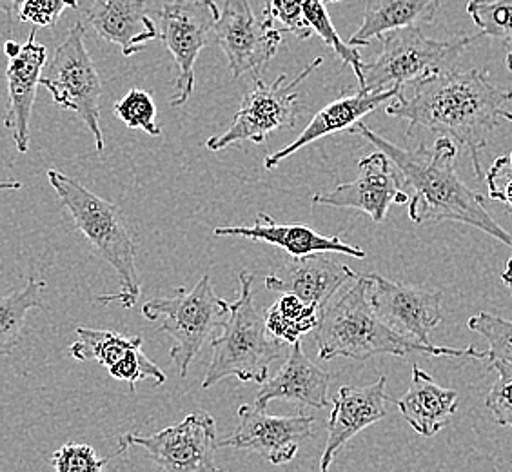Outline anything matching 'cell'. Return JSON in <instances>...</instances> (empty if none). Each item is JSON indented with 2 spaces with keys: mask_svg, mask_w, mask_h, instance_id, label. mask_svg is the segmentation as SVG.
Returning a JSON list of instances; mask_svg holds the SVG:
<instances>
[{
  "mask_svg": "<svg viewBox=\"0 0 512 472\" xmlns=\"http://www.w3.org/2000/svg\"><path fill=\"white\" fill-rule=\"evenodd\" d=\"M511 100L512 89L493 84L485 69H449L416 82L411 99L404 91L396 95L385 113L409 122L407 137L425 128L456 140L469 151L476 178L483 180L482 151Z\"/></svg>",
  "mask_w": 512,
  "mask_h": 472,
  "instance_id": "1",
  "label": "cell"
},
{
  "mask_svg": "<svg viewBox=\"0 0 512 472\" xmlns=\"http://www.w3.org/2000/svg\"><path fill=\"white\" fill-rule=\"evenodd\" d=\"M351 135H360L376 149L384 151L400 171L405 187L413 189L409 200V218L416 226L438 222H460L476 227L512 247V236L485 209L480 193L463 184L456 173L458 148L453 138H436L434 148L420 144L416 149H405L380 137L362 120L349 129Z\"/></svg>",
  "mask_w": 512,
  "mask_h": 472,
  "instance_id": "2",
  "label": "cell"
},
{
  "mask_svg": "<svg viewBox=\"0 0 512 472\" xmlns=\"http://www.w3.org/2000/svg\"><path fill=\"white\" fill-rule=\"evenodd\" d=\"M369 276L356 275L353 286L331 300L320 316L315 329V342L320 360L349 358L365 362L373 356L393 354L407 356L420 353L425 356H451V358H487L469 345L467 349L438 347L416 342L413 338L396 333L384 324L369 302Z\"/></svg>",
  "mask_w": 512,
  "mask_h": 472,
  "instance_id": "3",
  "label": "cell"
},
{
  "mask_svg": "<svg viewBox=\"0 0 512 472\" xmlns=\"http://www.w3.org/2000/svg\"><path fill=\"white\" fill-rule=\"evenodd\" d=\"M48 180L75 222V227L86 236L89 244L115 269L119 276L120 291L115 295L99 296L102 304L120 302L133 307L140 296V276L137 271V246L131 238L126 218L119 206L91 193L79 180L48 171Z\"/></svg>",
  "mask_w": 512,
  "mask_h": 472,
  "instance_id": "4",
  "label": "cell"
},
{
  "mask_svg": "<svg viewBox=\"0 0 512 472\" xmlns=\"http://www.w3.org/2000/svg\"><path fill=\"white\" fill-rule=\"evenodd\" d=\"M253 282V273H238V298L229 304V318L222 325V335L211 340L213 356L202 389H211L231 376L240 382L262 385L269 378L271 364L286 351V344L267 331L264 313L256 309Z\"/></svg>",
  "mask_w": 512,
  "mask_h": 472,
  "instance_id": "5",
  "label": "cell"
},
{
  "mask_svg": "<svg viewBox=\"0 0 512 472\" xmlns=\"http://www.w3.org/2000/svg\"><path fill=\"white\" fill-rule=\"evenodd\" d=\"M485 35H462L449 40L429 39L420 28L391 31L382 37V51L373 62H364V88L360 93H384L416 84L436 73L454 68L465 51Z\"/></svg>",
  "mask_w": 512,
  "mask_h": 472,
  "instance_id": "6",
  "label": "cell"
},
{
  "mask_svg": "<svg viewBox=\"0 0 512 472\" xmlns=\"http://www.w3.org/2000/svg\"><path fill=\"white\" fill-rule=\"evenodd\" d=\"M142 315L149 322H160L158 331L175 340L169 356L178 365L180 376L186 378L195 356L226 322L229 304L218 298L211 278L204 275L191 291L178 287L173 296L151 298L142 305Z\"/></svg>",
  "mask_w": 512,
  "mask_h": 472,
  "instance_id": "7",
  "label": "cell"
},
{
  "mask_svg": "<svg viewBox=\"0 0 512 472\" xmlns=\"http://www.w3.org/2000/svg\"><path fill=\"white\" fill-rule=\"evenodd\" d=\"M322 62V57L311 60L293 80L280 75L275 82L266 84L260 77H255V84L244 95L231 126L220 137L209 138L206 148L209 151H222L246 140L253 144H264L267 137L278 129L293 128L300 111L298 88L313 71L322 66Z\"/></svg>",
  "mask_w": 512,
  "mask_h": 472,
  "instance_id": "8",
  "label": "cell"
},
{
  "mask_svg": "<svg viewBox=\"0 0 512 472\" xmlns=\"http://www.w3.org/2000/svg\"><path fill=\"white\" fill-rule=\"evenodd\" d=\"M84 24L77 22L68 37L55 50L50 64L40 77V86L48 89L60 108L75 111L95 137L97 151H104V135L100 128L102 82L99 71L86 48Z\"/></svg>",
  "mask_w": 512,
  "mask_h": 472,
  "instance_id": "9",
  "label": "cell"
},
{
  "mask_svg": "<svg viewBox=\"0 0 512 472\" xmlns=\"http://www.w3.org/2000/svg\"><path fill=\"white\" fill-rule=\"evenodd\" d=\"M140 447L164 472H224L215 463L217 422L206 411H195L184 422L155 434L120 436L119 453Z\"/></svg>",
  "mask_w": 512,
  "mask_h": 472,
  "instance_id": "10",
  "label": "cell"
},
{
  "mask_svg": "<svg viewBox=\"0 0 512 472\" xmlns=\"http://www.w3.org/2000/svg\"><path fill=\"white\" fill-rule=\"evenodd\" d=\"M218 17L220 10L213 0H171L158 13V37L178 68V95L171 100L173 108L184 106L193 95L195 64L200 51L213 37Z\"/></svg>",
  "mask_w": 512,
  "mask_h": 472,
  "instance_id": "11",
  "label": "cell"
},
{
  "mask_svg": "<svg viewBox=\"0 0 512 472\" xmlns=\"http://www.w3.org/2000/svg\"><path fill=\"white\" fill-rule=\"evenodd\" d=\"M213 39L226 55L233 79L258 75L275 57L282 33L275 22L256 15L249 0H226L213 28Z\"/></svg>",
  "mask_w": 512,
  "mask_h": 472,
  "instance_id": "12",
  "label": "cell"
},
{
  "mask_svg": "<svg viewBox=\"0 0 512 472\" xmlns=\"http://www.w3.org/2000/svg\"><path fill=\"white\" fill-rule=\"evenodd\" d=\"M238 425L235 433L218 442V449L233 447L240 451L262 454L271 465L293 462L300 449L315 431L318 420L309 414L273 416L256 405L238 407Z\"/></svg>",
  "mask_w": 512,
  "mask_h": 472,
  "instance_id": "13",
  "label": "cell"
},
{
  "mask_svg": "<svg viewBox=\"0 0 512 472\" xmlns=\"http://www.w3.org/2000/svg\"><path fill=\"white\" fill-rule=\"evenodd\" d=\"M404 187L400 171L384 151L378 149L358 162V177L353 182L340 184L329 193H318L313 197V204L358 209L380 224L393 204H409L411 197Z\"/></svg>",
  "mask_w": 512,
  "mask_h": 472,
  "instance_id": "14",
  "label": "cell"
},
{
  "mask_svg": "<svg viewBox=\"0 0 512 472\" xmlns=\"http://www.w3.org/2000/svg\"><path fill=\"white\" fill-rule=\"evenodd\" d=\"M369 276V302L376 315L396 333L431 345L429 333L442 324V291H425L396 284L384 276Z\"/></svg>",
  "mask_w": 512,
  "mask_h": 472,
  "instance_id": "15",
  "label": "cell"
},
{
  "mask_svg": "<svg viewBox=\"0 0 512 472\" xmlns=\"http://www.w3.org/2000/svg\"><path fill=\"white\" fill-rule=\"evenodd\" d=\"M75 335L77 342L71 344L69 354L79 362L95 360L108 369L111 378L128 382L131 393H135L137 382L142 380H149L153 385L166 382L164 371L142 351V336H126L88 327H79Z\"/></svg>",
  "mask_w": 512,
  "mask_h": 472,
  "instance_id": "16",
  "label": "cell"
},
{
  "mask_svg": "<svg viewBox=\"0 0 512 472\" xmlns=\"http://www.w3.org/2000/svg\"><path fill=\"white\" fill-rule=\"evenodd\" d=\"M37 30H33L26 44H17L8 40L4 44V53L8 55V100L10 108L4 118V126L13 133L15 146L19 153L30 149L31 109L37 99L42 69L48 60V50L37 42Z\"/></svg>",
  "mask_w": 512,
  "mask_h": 472,
  "instance_id": "17",
  "label": "cell"
},
{
  "mask_svg": "<svg viewBox=\"0 0 512 472\" xmlns=\"http://www.w3.org/2000/svg\"><path fill=\"white\" fill-rule=\"evenodd\" d=\"M387 378L380 376L375 384L356 387L344 385L333 400V411L327 420L329 436L325 442L324 454L320 458V472H329L336 453L345 443L353 440L356 434L367 427L384 420L389 414L387 409Z\"/></svg>",
  "mask_w": 512,
  "mask_h": 472,
  "instance_id": "18",
  "label": "cell"
},
{
  "mask_svg": "<svg viewBox=\"0 0 512 472\" xmlns=\"http://www.w3.org/2000/svg\"><path fill=\"white\" fill-rule=\"evenodd\" d=\"M355 276L351 267L338 262L331 253H313L293 258L276 273L266 276V287L271 293L298 296L324 311L338 289Z\"/></svg>",
  "mask_w": 512,
  "mask_h": 472,
  "instance_id": "19",
  "label": "cell"
},
{
  "mask_svg": "<svg viewBox=\"0 0 512 472\" xmlns=\"http://www.w3.org/2000/svg\"><path fill=\"white\" fill-rule=\"evenodd\" d=\"M215 236H242L253 242L280 247L293 258L313 253H340L351 258H365L364 249L345 244L340 236H324L304 224H278L275 218L260 211L253 226L217 227Z\"/></svg>",
  "mask_w": 512,
  "mask_h": 472,
  "instance_id": "20",
  "label": "cell"
},
{
  "mask_svg": "<svg viewBox=\"0 0 512 472\" xmlns=\"http://www.w3.org/2000/svg\"><path fill=\"white\" fill-rule=\"evenodd\" d=\"M86 17L100 39L117 44L124 57H133L158 39L146 0H93Z\"/></svg>",
  "mask_w": 512,
  "mask_h": 472,
  "instance_id": "21",
  "label": "cell"
},
{
  "mask_svg": "<svg viewBox=\"0 0 512 472\" xmlns=\"http://www.w3.org/2000/svg\"><path fill=\"white\" fill-rule=\"evenodd\" d=\"M329 384V374L309 360L302 342H295L287 353L286 364L280 367L273 378H267L256 393L255 405L266 409L267 404L273 400H287L315 409H325L329 407Z\"/></svg>",
  "mask_w": 512,
  "mask_h": 472,
  "instance_id": "22",
  "label": "cell"
},
{
  "mask_svg": "<svg viewBox=\"0 0 512 472\" xmlns=\"http://www.w3.org/2000/svg\"><path fill=\"white\" fill-rule=\"evenodd\" d=\"M402 89H389L384 93H360L356 91L355 95H347L342 99L335 100L327 104L324 109H320L307 128L300 133V137L295 142H291L286 148L278 149L276 153L267 155L264 160V168L275 169L278 164H282L286 158L295 155L296 151L309 146L311 142H316L320 138L335 135L340 131H347L358 124L365 115L375 111L378 106L385 102L393 100L396 95H400Z\"/></svg>",
  "mask_w": 512,
  "mask_h": 472,
  "instance_id": "23",
  "label": "cell"
},
{
  "mask_svg": "<svg viewBox=\"0 0 512 472\" xmlns=\"http://www.w3.org/2000/svg\"><path fill=\"white\" fill-rule=\"evenodd\" d=\"M458 409V393L434 382L424 369L413 365V380L398 400V411L416 433L431 438L440 433Z\"/></svg>",
  "mask_w": 512,
  "mask_h": 472,
  "instance_id": "24",
  "label": "cell"
},
{
  "mask_svg": "<svg viewBox=\"0 0 512 472\" xmlns=\"http://www.w3.org/2000/svg\"><path fill=\"white\" fill-rule=\"evenodd\" d=\"M442 0H367L364 22L347 44L369 46L387 33L433 22Z\"/></svg>",
  "mask_w": 512,
  "mask_h": 472,
  "instance_id": "25",
  "label": "cell"
},
{
  "mask_svg": "<svg viewBox=\"0 0 512 472\" xmlns=\"http://www.w3.org/2000/svg\"><path fill=\"white\" fill-rule=\"evenodd\" d=\"M46 282L31 276L26 286L10 295H0V356H8L22 340L28 313L42 307V293Z\"/></svg>",
  "mask_w": 512,
  "mask_h": 472,
  "instance_id": "26",
  "label": "cell"
},
{
  "mask_svg": "<svg viewBox=\"0 0 512 472\" xmlns=\"http://www.w3.org/2000/svg\"><path fill=\"white\" fill-rule=\"evenodd\" d=\"M267 331L284 344L300 342L302 336L313 333L320 322L322 311L295 295H282L267 309Z\"/></svg>",
  "mask_w": 512,
  "mask_h": 472,
  "instance_id": "27",
  "label": "cell"
},
{
  "mask_svg": "<svg viewBox=\"0 0 512 472\" xmlns=\"http://www.w3.org/2000/svg\"><path fill=\"white\" fill-rule=\"evenodd\" d=\"M327 0H304V17H306L307 24L311 26L313 33H316L320 39L324 40L325 46L335 51L336 57L342 60V64L351 66L355 71V77L358 79V86L364 88V60L360 51L351 44H345L344 40L340 39L338 31H336L333 20L327 13L325 8Z\"/></svg>",
  "mask_w": 512,
  "mask_h": 472,
  "instance_id": "28",
  "label": "cell"
},
{
  "mask_svg": "<svg viewBox=\"0 0 512 472\" xmlns=\"http://www.w3.org/2000/svg\"><path fill=\"white\" fill-rule=\"evenodd\" d=\"M467 13L485 37L512 44V0H471Z\"/></svg>",
  "mask_w": 512,
  "mask_h": 472,
  "instance_id": "29",
  "label": "cell"
},
{
  "mask_svg": "<svg viewBox=\"0 0 512 472\" xmlns=\"http://www.w3.org/2000/svg\"><path fill=\"white\" fill-rule=\"evenodd\" d=\"M467 327L487 340L489 364H512V320H505L502 316L491 313H478L469 318Z\"/></svg>",
  "mask_w": 512,
  "mask_h": 472,
  "instance_id": "30",
  "label": "cell"
},
{
  "mask_svg": "<svg viewBox=\"0 0 512 472\" xmlns=\"http://www.w3.org/2000/svg\"><path fill=\"white\" fill-rule=\"evenodd\" d=\"M115 115L131 129H142L151 137H160L162 128L155 122L157 104L148 91L133 88L115 104Z\"/></svg>",
  "mask_w": 512,
  "mask_h": 472,
  "instance_id": "31",
  "label": "cell"
},
{
  "mask_svg": "<svg viewBox=\"0 0 512 472\" xmlns=\"http://www.w3.org/2000/svg\"><path fill=\"white\" fill-rule=\"evenodd\" d=\"M489 369H494L498 378L485 398V407L498 425L512 427V364L494 362L489 364Z\"/></svg>",
  "mask_w": 512,
  "mask_h": 472,
  "instance_id": "32",
  "label": "cell"
},
{
  "mask_svg": "<svg viewBox=\"0 0 512 472\" xmlns=\"http://www.w3.org/2000/svg\"><path fill=\"white\" fill-rule=\"evenodd\" d=\"M51 463L55 472H106L108 458H100L86 443H66L53 454Z\"/></svg>",
  "mask_w": 512,
  "mask_h": 472,
  "instance_id": "33",
  "label": "cell"
},
{
  "mask_svg": "<svg viewBox=\"0 0 512 472\" xmlns=\"http://www.w3.org/2000/svg\"><path fill=\"white\" fill-rule=\"evenodd\" d=\"M262 15L273 22H280L298 39L307 40L313 35L304 17V0H267Z\"/></svg>",
  "mask_w": 512,
  "mask_h": 472,
  "instance_id": "34",
  "label": "cell"
},
{
  "mask_svg": "<svg viewBox=\"0 0 512 472\" xmlns=\"http://www.w3.org/2000/svg\"><path fill=\"white\" fill-rule=\"evenodd\" d=\"M68 8L77 10L79 0H20L17 19L42 28H53Z\"/></svg>",
  "mask_w": 512,
  "mask_h": 472,
  "instance_id": "35",
  "label": "cell"
},
{
  "mask_svg": "<svg viewBox=\"0 0 512 472\" xmlns=\"http://www.w3.org/2000/svg\"><path fill=\"white\" fill-rule=\"evenodd\" d=\"M489 197L500 202L512 213V151L509 155L496 158L489 173L485 175Z\"/></svg>",
  "mask_w": 512,
  "mask_h": 472,
  "instance_id": "36",
  "label": "cell"
},
{
  "mask_svg": "<svg viewBox=\"0 0 512 472\" xmlns=\"http://www.w3.org/2000/svg\"><path fill=\"white\" fill-rule=\"evenodd\" d=\"M20 0H0V11L6 15H17Z\"/></svg>",
  "mask_w": 512,
  "mask_h": 472,
  "instance_id": "37",
  "label": "cell"
},
{
  "mask_svg": "<svg viewBox=\"0 0 512 472\" xmlns=\"http://www.w3.org/2000/svg\"><path fill=\"white\" fill-rule=\"evenodd\" d=\"M502 282L507 286V289L511 291L512 296V258H509L507 264H505V269H503L502 273Z\"/></svg>",
  "mask_w": 512,
  "mask_h": 472,
  "instance_id": "38",
  "label": "cell"
},
{
  "mask_svg": "<svg viewBox=\"0 0 512 472\" xmlns=\"http://www.w3.org/2000/svg\"><path fill=\"white\" fill-rule=\"evenodd\" d=\"M20 187H22L20 182H0V191H6V189L15 191V189H20Z\"/></svg>",
  "mask_w": 512,
  "mask_h": 472,
  "instance_id": "39",
  "label": "cell"
},
{
  "mask_svg": "<svg viewBox=\"0 0 512 472\" xmlns=\"http://www.w3.org/2000/svg\"><path fill=\"white\" fill-rule=\"evenodd\" d=\"M500 117L507 118L509 122H512V111H505V109H503L502 113H500Z\"/></svg>",
  "mask_w": 512,
  "mask_h": 472,
  "instance_id": "40",
  "label": "cell"
},
{
  "mask_svg": "<svg viewBox=\"0 0 512 472\" xmlns=\"http://www.w3.org/2000/svg\"><path fill=\"white\" fill-rule=\"evenodd\" d=\"M507 68L511 69L512 71V51L507 55Z\"/></svg>",
  "mask_w": 512,
  "mask_h": 472,
  "instance_id": "41",
  "label": "cell"
},
{
  "mask_svg": "<svg viewBox=\"0 0 512 472\" xmlns=\"http://www.w3.org/2000/svg\"><path fill=\"white\" fill-rule=\"evenodd\" d=\"M327 2H340V0H327Z\"/></svg>",
  "mask_w": 512,
  "mask_h": 472,
  "instance_id": "42",
  "label": "cell"
}]
</instances>
